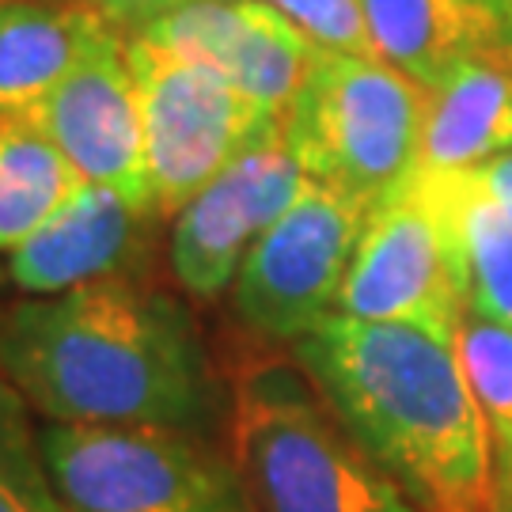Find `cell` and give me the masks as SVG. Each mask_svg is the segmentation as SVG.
Returning a JSON list of instances; mask_svg holds the SVG:
<instances>
[{"label": "cell", "mask_w": 512, "mask_h": 512, "mask_svg": "<svg viewBox=\"0 0 512 512\" xmlns=\"http://www.w3.org/2000/svg\"><path fill=\"white\" fill-rule=\"evenodd\" d=\"M69 160L35 126V118H0V251H16L80 190Z\"/></svg>", "instance_id": "2e32d148"}, {"label": "cell", "mask_w": 512, "mask_h": 512, "mask_svg": "<svg viewBox=\"0 0 512 512\" xmlns=\"http://www.w3.org/2000/svg\"><path fill=\"white\" fill-rule=\"evenodd\" d=\"M103 27L88 0H0V118L38 107Z\"/></svg>", "instance_id": "5bb4252c"}, {"label": "cell", "mask_w": 512, "mask_h": 512, "mask_svg": "<svg viewBox=\"0 0 512 512\" xmlns=\"http://www.w3.org/2000/svg\"><path fill=\"white\" fill-rule=\"evenodd\" d=\"M232 456L258 512H421L334 418L300 365L266 357L239 372Z\"/></svg>", "instance_id": "3957f363"}, {"label": "cell", "mask_w": 512, "mask_h": 512, "mask_svg": "<svg viewBox=\"0 0 512 512\" xmlns=\"http://www.w3.org/2000/svg\"><path fill=\"white\" fill-rule=\"evenodd\" d=\"M501 57H505V65H509V73H512V46H505V54Z\"/></svg>", "instance_id": "d4e9b609"}, {"label": "cell", "mask_w": 512, "mask_h": 512, "mask_svg": "<svg viewBox=\"0 0 512 512\" xmlns=\"http://www.w3.org/2000/svg\"><path fill=\"white\" fill-rule=\"evenodd\" d=\"M459 247L467 266L471 315L512 330V213L475 183L471 171H448Z\"/></svg>", "instance_id": "e0dca14e"}, {"label": "cell", "mask_w": 512, "mask_h": 512, "mask_svg": "<svg viewBox=\"0 0 512 512\" xmlns=\"http://www.w3.org/2000/svg\"><path fill=\"white\" fill-rule=\"evenodd\" d=\"M304 183L308 175L281 129L239 152L175 217L171 270L179 285L194 300H217L236 281L258 236L300 198Z\"/></svg>", "instance_id": "30bf717a"}, {"label": "cell", "mask_w": 512, "mask_h": 512, "mask_svg": "<svg viewBox=\"0 0 512 512\" xmlns=\"http://www.w3.org/2000/svg\"><path fill=\"white\" fill-rule=\"evenodd\" d=\"M365 217L368 209L308 179L239 266L232 289L239 323L258 338L300 342L330 319Z\"/></svg>", "instance_id": "ba28073f"}, {"label": "cell", "mask_w": 512, "mask_h": 512, "mask_svg": "<svg viewBox=\"0 0 512 512\" xmlns=\"http://www.w3.org/2000/svg\"><path fill=\"white\" fill-rule=\"evenodd\" d=\"M167 50L213 65L258 107L285 118L319 46L262 0H194L141 27Z\"/></svg>", "instance_id": "8fae6325"}, {"label": "cell", "mask_w": 512, "mask_h": 512, "mask_svg": "<svg viewBox=\"0 0 512 512\" xmlns=\"http://www.w3.org/2000/svg\"><path fill=\"white\" fill-rule=\"evenodd\" d=\"M88 4L107 19L110 27H118L122 35H129V31H141L152 19L167 16L175 8H186L194 0H88Z\"/></svg>", "instance_id": "44dd1931"}, {"label": "cell", "mask_w": 512, "mask_h": 512, "mask_svg": "<svg viewBox=\"0 0 512 512\" xmlns=\"http://www.w3.org/2000/svg\"><path fill=\"white\" fill-rule=\"evenodd\" d=\"M38 448L65 512H258L236 456L194 429L50 421Z\"/></svg>", "instance_id": "5b68a950"}, {"label": "cell", "mask_w": 512, "mask_h": 512, "mask_svg": "<svg viewBox=\"0 0 512 512\" xmlns=\"http://www.w3.org/2000/svg\"><path fill=\"white\" fill-rule=\"evenodd\" d=\"M293 357L334 418L421 512L494 505V448L463 372L459 338L330 315L293 342Z\"/></svg>", "instance_id": "7a4b0ae2"}, {"label": "cell", "mask_w": 512, "mask_h": 512, "mask_svg": "<svg viewBox=\"0 0 512 512\" xmlns=\"http://www.w3.org/2000/svg\"><path fill=\"white\" fill-rule=\"evenodd\" d=\"M0 380L57 425H164L213 418V372L171 296L99 281L31 296L0 319Z\"/></svg>", "instance_id": "6da1fadb"}, {"label": "cell", "mask_w": 512, "mask_h": 512, "mask_svg": "<svg viewBox=\"0 0 512 512\" xmlns=\"http://www.w3.org/2000/svg\"><path fill=\"white\" fill-rule=\"evenodd\" d=\"M486 512H512V497H501V494H497L494 505H490Z\"/></svg>", "instance_id": "cb8c5ba5"}, {"label": "cell", "mask_w": 512, "mask_h": 512, "mask_svg": "<svg viewBox=\"0 0 512 512\" xmlns=\"http://www.w3.org/2000/svg\"><path fill=\"white\" fill-rule=\"evenodd\" d=\"M505 152H512V73L501 54L471 57L429 92L421 167L475 171Z\"/></svg>", "instance_id": "9a60e30c"}, {"label": "cell", "mask_w": 512, "mask_h": 512, "mask_svg": "<svg viewBox=\"0 0 512 512\" xmlns=\"http://www.w3.org/2000/svg\"><path fill=\"white\" fill-rule=\"evenodd\" d=\"M425 122L429 92L410 76L380 57L319 50L281 133L311 183L372 209L421 167Z\"/></svg>", "instance_id": "277c9868"}, {"label": "cell", "mask_w": 512, "mask_h": 512, "mask_svg": "<svg viewBox=\"0 0 512 512\" xmlns=\"http://www.w3.org/2000/svg\"><path fill=\"white\" fill-rule=\"evenodd\" d=\"M490 4V12H494L497 19H501V27H505V46H512V0H486Z\"/></svg>", "instance_id": "603a6c76"}, {"label": "cell", "mask_w": 512, "mask_h": 512, "mask_svg": "<svg viewBox=\"0 0 512 512\" xmlns=\"http://www.w3.org/2000/svg\"><path fill=\"white\" fill-rule=\"evenodd\" d=\"M293 23L319 50L353 57H376L365 27L361 0H262Z\"/></svg>", "instance_id": "ffe728a7"}, {"label": "cell", "mask_w": 512, "mask_h": 512, "mask_svg": "<svg viewBox=\"0 0 512 512\" xmlns=\"http://www.w3.org/2000/svg\"><path fill=\"white\" fill-rule=\"evenodd\" d=\"M471 175H475V183L482 186L505 213H512V152L486 160V164L475 167Z\"/></svg>", "instance_id": "7402d4cb"}, {"label": "cell", "mask_w": 512, "mask_h": 512, "mask_svg": "<svg viewBox=\"0 0 512 512\" xmlns=\"http://www.w3.org/2000/svg\"><path fill=\"white\" fill-rule=\"evenodd\" d=\"M27 114L69 160L80 183L114 186L152 213L141 99L129 69L126 35L118 27L107 23L73 73Z\"/></svg>", "instance_id": "9c48e42d"}, {"label": "cell", "mask_w": 512, "mask_h": 512, "mask_svg": "<svg viewBox=\"0 0 512 512\" xmlns=\"http://www.w3.org/2000/svg\"><path fill=\"white\" fill-rule=\"evenodd\" d=\"M0 512H65L38 440L23 433L16 403L0 391Z\"/></svg>", "instance_id": "d6986e66"}, {"label": "cell", "mask_w": 512, "mask_h": 512, "mask_svg": "<svg viewBox=\"0 0 512 512\" xmlns=\"http://www.w3.org/2000/svg\"><path fill=\"white\" fill-rule=\"evenodd\" d=\"M372 50L391 69L437 92L463 61L505 54V27L486 0H361Z\"/></svg>", "instance_id": "4fadbf2b"}, {"label": "cell", "mask_w": 512, "mask_h": 512, "mask_svg": "<svg viewBox=\"0 0 512 512\" xmlns=\"http://www.w3.org/2000/svg\"><path fill=\"white\" fill-rule=\"evenodd\" d=\"M145 122L148 194L156 217H179L239 152L281 129V118L258 107L198 57L126 35Z\"/></svg>", "instance_id": "52a82bcc"}, {"label": "cell", "mask_w": 512, "mask_h": 512, "mask_svg": "<svg viewBox=\"0 0 512 512\" xmlns=\"http://www.w3.org/2000/svg\"><path fill=\"white\" fill-rule=\"evenodd\" d=\"M334 315L459 338L471 304L448 171L418 167L368 209Z\"/></svg>", "instance_id": "8992f818"}, {"label": "cell", "mask_w": 512, "mask_h": 512, "mask_svg": "<svg viewBox=\"0 0 512 512\" xmlns=\"http://www.w3.org/2000/svg\"><path fill=\"white\" fill-rule=\"evenodd\" d=\"M459 357L490 433L497 494L512 497V330L467 315L459 330Z\"/></svg>", "instance_id": "ac0fdd59"}, {"label": "cell", "mask_w": 512, "mask_h": 512, "mask_svg": "<svg viewBox=\"0 0 512 512\" xmlns=\"http://www.w3.org/2000/svg\"><path fill=\"white\" fill-rule=\"evenodd\" d=\"M148 220L156 217L129 202L122 190L84 183L35 236L12 251L8 274L27 296H57L114 281L137 255Z\"/></svg>", "instance_id": "7c38bea8"}]
</instances>
